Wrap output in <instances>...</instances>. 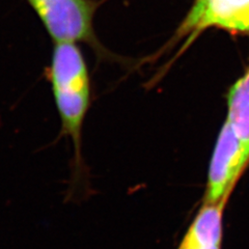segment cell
<instances>
[{
    "label": "cell",
    "instance_id": "4",
    "mask_svg": "<svg viewBox=\"0 0 249 249\" xmlns=\"http://www.w3.org/2000/svg\"><path fill=\"white\" fill-rule=\"evenodd\" d=\"M249 166V155L240 138L225 121L218 134L208 170L205 201L231 197Z\"/></svg>",
    "mask_w": 249,
    "mask_h": 249
},
{
    "label": "cell",
    "instance_id": "1",
    "mask_svg": "<svg viewBox=\"0 0 249 249\" xmlns=\"http://www.w3.org/2000/svg\"><path fill=\"white\" fill-rule=\"evenodd\" d=\"M47 76L60 120L59 137L69 138L73 144L74 156L70 193L74 194L85 176L82 157V131L91 103L88 66L76 43H54Z\"/></svg>",
    "mask_w": 249,
    "mask_h": 249
},
{
    "label": "cell",
    "instance_id": "2",
    "mask_svg": "<svg viewBox=\"0 0 249 249\" xmlns=\"http://www.w3.org/2000/svg\"><path fill=\"white\" fill-rule=\"evenodd\" d=\"M54 43L84 42L98 47L92 20L96 0H28Z\"/></svg>",
    "mask_w": 249,
    "mask_h": 249
},
{
    "label": "cell",
    "instance_id": "5",
    "mask_svg": "<svg viewBox=\"0 0 249 249\" xmlns=\"http://www.w3.org/2000/svg\"><path fill=\"white\" fill-rule=\"evenodd\" d=\"M229 199L202 200L177 249H222L223 215Z\"/></svg>",
    "mask_w": 249,
    "mask_h": 249
},
{
    "label": "cell",
    "instance_id": "6",
    "mask_svg": "<svg viewBox=\"0 0 249 249\" xmlns=\"http://www.w3.org/2000/svg\"><path fill=\"white\" fill-rule=\"evenodd\" d=\"M227 102V121L249 155V67L229 89Z\"/></svg>",
    "mask_w": 249,
    "mask_h": 249
},
{
    "label": "cell",
    "instance_id": "3",
    "mask_svg": "<svg viewBox=\"0 0 249 249\" xmlns=\"http://www.w3.org/2000/svg\"><path fill=\"white\" fill-rule=\"evenodd\" d=\"M210 28L249 35V0H194L169 44L173 45L186 37L182 48L185 50L199 35Z\"/></svg>",
    "mask_w": 249,
    "mask_h": 249
}]
</instances>
